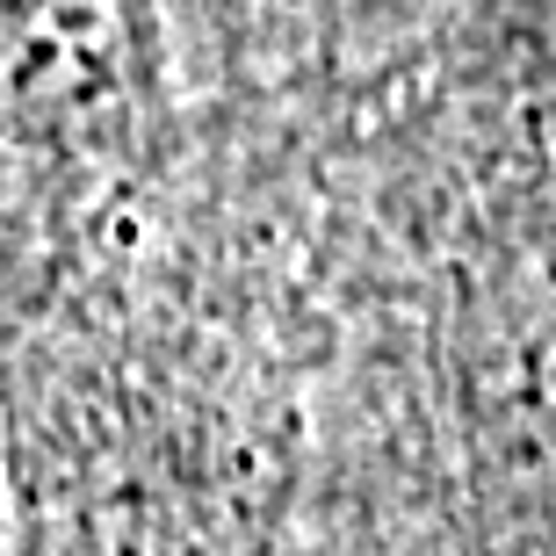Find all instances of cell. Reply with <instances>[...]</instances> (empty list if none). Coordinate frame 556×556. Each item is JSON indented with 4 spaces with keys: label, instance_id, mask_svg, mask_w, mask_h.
I'll use <instances>...</instances> for the list:
<instances>
[{
    "label": "cell",
    "instance_id": "obj_1",
    "mask_svg": "<svg viewBox=\"0 0 556 556\" xmlns=\"http://www.w3.org/2000/svg\"><path fill=\"white\" fill-rule=\"evenodd\" d=\"M296 138L318 383L282 556H556V0H477Z\"/></svg>",
    "mask_w": 556,
    "mask_h": 556
},
{
    "label": "cell",
    "instance_id": "obj_2",
    "mask_svg": "<svg viewBox=\"0 0 556 556\" xmlns=\"http://www.w3.org/2000/svg\"><path fill=\"white\" fill-rule=\"evenodd\" d=\"M318 348L296 138L210 109L188 181L0 340L8 556H282Z\"/></svg>",
    "mask_w": 556,
    "mask_h": 556
},
{
    "label": "cell",
    "instance_id": "obj_3",
    "mask_svg": "<svg viewBox=\"0 0 556 556\" xmlns=\"http://www.w3.org/2000/svg\"><path fill=\"white\" fill-rule=\"evenodd\" d=\"M203 144L210 102L166 0H0V340Z\"/></svg>",
    "mask_w": 556,
    "mask_h": 556
},
{
    "label": "cell",
    "instance_id": "obj_4",
    "mask_svg": "<svg viewBox=\"0 0 556 556\" xmlns=\"http://www.w3.org/2000/svg\"><path fill=\"white\" fill-rule=\"evenodd\" d=\"M210 109H318L441 43L477 0H166Z\"/></svg>",
    "mask_w": 556,
    "mask_h": 556
},
{
    "label": "cell",
    "instance_id": "obj_5",
    "mask_svg": "<svg viewBox=\"0 0 556 556\" xmlns=\"http://www.w3.org/2000/svg\"><path fill=\"white\" fill-rule=\"evenodd\" d=\"M0 556H8V477H0Z\"/></svg>",
    "mask_w": 556,
    "mask_h": 556
}]
</instances>
